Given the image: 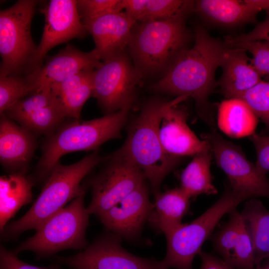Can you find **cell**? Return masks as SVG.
I'll return each instance as SVG.
<instances>
[{
	"label": "cell",
	"mask_w": 269,
	"mask_h": 269,
	"mask_svg": "<svg viewBox=\"0 0 269 269\" xmlns=\"http://www.w3.org/2000/svg\"><path fill=\"white\" fill-rule=\"evenodd\" d=\"M220 67L223 71L218 86L221 93L227 99H239L263 81L247 52L242 48L227 47Z\"/></svg>",
	"instance_id": "cell-20"
},
{
	"label": "cell",
	"mask_w": 269,
	"mask_h": 269,
	"mask_svg": "<svg viewBox=\"0 0 269 269\" xmlns=\"http://www.w3.org/2000/svg\"><path fill=\"white\" fill-rule=\"evenodd\" d=\"M95 69L81 71L51 87L66 117L80 119L82 109L93 94V76Z\"/></svg>",
	"instance_id": "cell-23"
},
{
	"label": "cell",
	"mask_w": 269,
	"mask_h": 269,
	"mask_svg": "<svg viewBox=\"0 0 269 269\" xmlns=\"http://www.w3.org/2000/svg\"><path fill=\"white\" fill-rule=\"evenodd\" d=\"M188 98L181 96L169 101L160 98L149 100L130 126L124 144L114 152L131 161L142 171L154 196L160 192L162 181L181 158L164 150L159 135L161 121L169 108Z\"/></svg>",
	"instance_id": "cell-2"
},
{
	"label": "cell",
	"mask_w": 269,
	"mask_h": 269,
	"mask_svg": "<svg viewBox=\"0 0 269 269\" xmlns=\"http://www.w3.org/2000/svg\"><path fill=\"white\" fill-rule=\"evenodd\" d=\"M147 0H122L123 9L127 15L136 22L142 20L147 6Z\"/></svg>",
	"instance_id": "cell-37"
},
{
	"label": "cell",
	"mask_w": 269,
	"mask_h": 269,
	"mask_svg": "<svg viewBox=\"0 0 269 269\" xmlns=\"http://www.w3.org/2000/svg\"><path fill=\"white\" fill-rule=\"evenodd\" d=\"M37 3L19 0L0 11V75L25 76L37 47L30 30Z\"/></svg>",
	"instance_id": "cell-8"
},
{
	"label": "cell",
	"mask_w": 269,
	"mask_h": 269,
	"mask_svg": "<svg viewBox=\"0 0 269 269\" xmlns=\"http://www.w3.org/2000/svg\"><path fill=\"white\" fill-rule=\"evenodd\" d=\"M256 269H269V265L259 266L256 268Z\"/></svg>",
	"instance_id": "cell-39"
},
{
	"label": "cell",
	"mask_w": 269,
	"mask_h": 269,
	"mask_svg": "<svg viewBox=\"0 0 269 269\" xmlns=\"http://www.w3.org/2000/svg\"><path fill=\"white\" fill-rule=\"evenodd\" d=\"M194 10L215 23L236 26L255 22L262 10L269 13V0H195Z\"/></svg>",
	"instance_id": "cell-21"
},
{
	"label": "cell",
	"mask_w": 269,
	"mask_h": 269,
	"mask_svg": "<svg viewBox=\"0 0 269 269\" xmlns=\"http://www.w3.org/2000/svg\"><path fill=\"white\" fill-rule=\"evenodd\" d=\"M3 114L36 136L48 135L66 119L51 89L31 94Z\"/></svg>",
	"instance_id": "cell-14"
},
{
	"label": "cell",
	"mask_w": 269,
	"mask_h": 269,
	"mask_svg": "<svg viewBox=\"0 0 269 269\" xmlns=\"http://www.w3.org/2000/svg\"><path fill=\"white\" fill-rule=\"evenodd\" d=\"M209 143L217 165L225 173L235 192L250 198L269 199V180L246 157L241 148L225 139L215 130L202 135Z\"/></svg>",
	"instance_id": "cell-10"
},
{
	"label": "cell",
	"mask_w": 269,
	"mask_h": 269,
	"mask_svg": "<svg viewBox=\"0 0 269 269\" xmlns=\"http://www.w3.org/2000/svg\"><path fill=\"white\" fill-rule=\"evenodd\" d=\"M142 78L125 50L102 61L95 70L92 97L106 115L131 108Z\"/></svg>",
	"instance_id": "cell-9"
},
{
	"label": "cell",
	"mask_w": 269,
	"mask_h": 269,
	"mask_svg": "<svg viewBox=\"0 0 269 269\" xmlns=\"http://www.w3.org/2000/svg\"><path fill=\"white\" fill-rule=\"evenodd\" d=\"M256 40L269 41V15L249 32L235 37H227L225 43L229 46L239 42Z\"/></svg>",
	"instance_id": "cell-35"
},
{
	"label": "cell",
	"mask_w": 269,
	"mask_h": 269,
	"mask_svg": "<svg viewBox=\"0 0 269 269\" xmlns=\"http://www.w3.org/2000/svg\"><path fill=\"white\" fill-rule=\"evenodd\" d=\"M185 18L134 24L127 48L134 67L143 77H162L179 54L188 48L190 34Z\"/></svg>",
	"instance_id": "cell-5"
},
{
	"label": "cell",
	"mask_w": 269,
	"mask_h": 269,
	"mask_svg": "<svg viewBox=\"0 0 269 269\" xmlns=\"http://www.w3.org/2000/svg\"><path fill=\"white\" fill-rule=\"evenodd\" d=\"M0 269H58L54 267H41L29 265L20 260L13 252L3 247L0 250Z\"/></svg>",
	"instance_id": "cell-36"
},
{
	"label": "cell",
	"mask_w": 269,
	"mask_h": 269,
	"mask_svg": "<svg viewBox=\"0 0 269 269\" xmlns=\"http://www.w3.org/2000/svg\"><path fill=\"white\" fill-rule=\"evenodd\" d=\"M34 93L26 76L0 75V114Z\"/></svg>",
	"instance_id": "cell-30"
},
{
	"label": "cell",
	"mask_w": 269,
	"mask_h": 269,
	"mask_svg": "<svg viewBox=\"0 0 269 269\" xmlns=\"http://www.w3.org/2000/svg\"><path fill=\"white\" fill-rule=\"evenodd\" d=\"M257 154L255 165L258 169L267 175L269 172V135L254 134L250 136Z\"/></svg>",
	"instance_id": "cell-34"
},
{
	"label": "cell",
	"mask_w": 269,
	"mask_h": 269,
	"mask_svg": "<svg viewBox=\"0 0 269 269\" xmlns=\"http://www.w3.org/2000/svg\"><path fill=\"white\" fill-rule=\"evenodd\" d=\"M36 135L0 115V161L11 173H26L37 147Z\"/></svg>",
	"instance_id": "cell-19"
},
{
	"label": "cell",
	"mask_w": 269,
	"mask_h": 269,
	"mask_svg": "<svg viewBox=\"0 0 269 269\" xmlns=\"http://www.w3.org/2000/svg\"><path fill=\"white\" fill-rule=\"evenodd\" d=\"M32 181L24 173H13L0 178V226L8 221L32 198Z\"/></svg>",
	"instance_id": "cell-27"
},
{
	"label": "cell",
	"mask_w": 269,
	"mask_h": 269,
	"mask_svg": "<svg viewBox=\"0 0 269 269\" xmlns=\"http://www.w3.org/2000/svg\"><path fill=\"white\" fill-rule=\"evenodd\" d=\"M258 121V117L253 111L241 99H227L218 106V127L230 137L251 136L255 134Z\"/></svg>",
	"instance_id": "cell-25"
},
{
	"label": "cell",
	"mask_w": 269,
	"mask_h": 269,
	"mask_svg": "<svg viewBox=\"0 0 269 269\" xmlns=\"http://www.w3.org/2000/svg\"><path fill=\"white\" fill-rule=\"evenodd\" d=\"M153 206L144 181L98 217L108 232L120 236L122 239L134 241L140 235Z\"/></svg>",
	"instance_id": "cell-15"
},
{
	"label": "cell",
	"mask_w": 269,
	"mask_h": 269,
	"mask_svg": "<svg viewBox=\"0 0 269 269\" xmlns=\"http://www.w3.org/2000/svg\"><path fill=\"white\" fill-rule=\"evenodd\" d=\"M86 185L67 206L42 224L35 235L21 243L13 252L31 251L46 257L66 249L83 250L88 246L86 231L89 216L84 206Z\"/></svg>",
	"instance_id": "cell-7"
},
{
	"label": "cell",
	"mask_w": 269,
	"mask_h": 269,
	"mask_svg": "<svg viewBox=\"0 0 269 269\" xmlns=\"http://www.w3.org/2000/svg\"><path fill=\"white\" fill-rule=\"evenodd\" d=\"M77 7L82 20L123 10L122 0H78Z\"/></svg>",
	"instance_id": "cell-33"
},
{
	"label": "cell",
	"mask_w": 269,
	"mask_h": 269,
	"mask_svg": "<svg viewBox=\"0 0 269 269\" xmlns=\"http://www.w3.org/2000/svg\"><path fill=\"white\" fill-rule=\"evenodd\" d=\"M213 153L210 146L194 156L181 174V189L190 198L217 193L213 184L210 165Z\"/></svg>",
	"instance_id": "cell-28"
},
{
	"label": "cell",
	"mask_w": 269,
	"mask_h": 269,
	"mask_svg": "<svg viewBox=\"0 0 269 269\" xmlns=\"http://www.w3.org/2000/svg\"><path fill=\"white\" fill-rule=\"evenodd\" d=\"M249 199L246 195L234 191L227 182L221 196L202 215L164 234L167 250L162 262L165 268L193 269L194 257L201 251L203 244L221 219Z\"/></svg>",
	"instance_id": "cell-6"
},
{
	"label": "cell",
	"mask_w": 269,
	"mask_h": 269,
	"mask_svg": "<svg viewBox=\"0 0 269 269\" xmlns=\"http://www.w3.org/2000/svg\"><path fill=\"white\" fill-rule=\"evenodd\" d=\"M122 240L109 232L78 254L58 260L74 269H167L161 261L130 253L122 246Z\"/></svg>",
	"instance_id": "cell-12"
},
{
	"label": "cell",
	"mask_w": 269,
	"mask_h": 269,
	"mask_svg": "<svg viewBox=\"0 0 269 269\" xmlns=\"http://www.w3.org/2000/svg\"><path fill=\"white\" fill-rule=\"evenodd\" d=\"M101 62L92 50L84 52L71 45H68L50 57L45 64L26 76L34 93L39 92L51 89L52 85L81 71L96 69Z\"/></svg>",
	"instance_id": "cell-16"
},
{
	"label": "cell",
	"mask_w": 269,
	"mask_h": 269,
	"mask_svg": "<svg viewBox=\"0 0 269 269\" xmlns=\"http://www.w3.org/2000/svg\"><path fill=\"white\" fill-rule=\"evenodd\" d=\"M227 48L203 27L196 26L193 46L181 51L167 72L150 89L177 97H191L199 116L208 125L214 126V114L209 98L216 86L215 72L221 66Z\"/></svg>",
	"instance_id": "cell-1"
},
{
	"label": "cell",
	"mask_w": 269,
	"mask_h": 269,
	"mask_svg": "<svg viewBox=\"0 0 269 269\" xmlns=\"http://www.w3.org/2000/svg\"><path fill=\"white\" fill-rule=\"evenodd\" d=\"M147 222L157 232L164 234L176 229L187 214L190 198L179 188L159 192Z\"/></svg>",
	"instance_id": "cell-22"
},
{
	"label": "cell",
	"mask_w": 269,
	"mask_h": 269,
	"mask_svg": "<svg viewBox=\"0 0 269 269\" xmlns=\"http://www.w3.org/2000/svg\"><path fill=\"white\" fill-rule=\"evenodd\" d=\"M187 113L178 105L164 113L159 129L161 143L169 155L182 157L194 156L210 146L208 142L198 138L187 124Z\"/></svg>",
	"instance_id": "cell-18"
},
{
	"label": "cell",
	"mask_w": 269,
	"mask_h": 269,
	"mask_svg": "<svg viewBox=\"0 0 269 269\" xmlns=\"http://www.w3.org/2000/svg\"><path fill=\"white\" fill-rule=\"evenodd\" d=\"M228 47L243 49L252 55V63L261 76H269V41L256 40L239 42Z\"/></svg>",
	"instance_id": "cell-32"
},
{
	"label": "cell",
	"mask_w": 269,
	"mask_h": 269,
	"mask_svg": "<svg viewBox=\"0 0 269 269\" xmlns=\"http://www.w3.org/2000/svg\"><path fill=\"white\" fill-rule=\"evenodd\" d=\"M194 1L185 0H147L140 22L166 20L186 17L194 10Z\"/></svg>",
	"instance_id": "cell-29"
},
{
	"label": "cell",
	"mask_w": 269,
	"mask_h": 269,
	"mask_svg": "<svg viewBox=\"0 0 269 269\" xmlns=\"http://www.w3.org/2000/svg\"><path fill=\"white\" fill-rule=\"evenodd\" d=\"M104 159L94 151L70 165L58 162L29 210L1 231L2 238L12 239L25 231L37 229L81 192L84 187L80 184L82 179Z\"/></svg>",
	"instance_id": "cell-4"
},
{
	"label": "cell",
	"mask_w": 269,
	"mask_h": 269,
	"mask_svg": "<svg viewBox=\"0 0 269 269\" xmlns=\"http://www.w3.org/2000/svg\"><path fill=\"white\" fill-rule=\"evenodd\" d=\"M40 10L45 17L44 30L25 76L42 66L46 54L53 47L73 38H84L89 33L79 14L76 0H51Z\"/></svg>",
	"instance_id": "cell-13"
},
{
	"label": "cell",
	"mask_w": 269,
	"mask_h": 269,
	"mask_svg": "<svg viewBox=\"0 0 269 269\" xmlns=\"http://www.w3.org/2000/svg\"><path fill=\"white\" fill-rule=\"evenodd\" d=\"M198 255L201 261L199 269H236L223 259L211 254L201 251Z\"/></svg>",
	"instance_id": "cell-38"
},
{
	"label": "cell",
	"mask_w": 269,
	"mask_h": 269,
	"mask_svg": "<svg viewBox=\"0 0 269 269\" xmlns=\"http://www.w3.org/2000/svg\"><path fill=\"white\" fill-rule=\"evenodd\" d=\"M228 215V221L212 235L211 240L216 251L230 265L247 249L250 237L237 209L231 210Z\"/></svg>",
	"instance_id": "cell-26"
},
{
	"label": "cell",
	"mask_w": 269,
	"mask_h": 269,
	"mask_svg": "<svg viewBox=\"0 0 269 269\" xmlns=\"http://www.w3.org/2000/svg\"><path fill=\"white\" fill-rule=\"evenodd\" d=\"M239 99L244 100L266 125L265 134L269 135V82L262 81L245 92Z\"/></svg>",
	"instance_id": "cell-31"
},
{
	"label": "cell",
	"mask_w": 269,
	"mask_h": 269,
	"mask_svg": "<svg viewBox=\"0 0 269 269\" xmlns=\"http://www.w3.org/2000/svg\"><path fill=\"white\" fill-rule=\"evenodd\" d=\"M240 213L253 243L256 268L269 258V210L252 198L246 200Z\"/></svg>",
	"instance_id": "cell-24"
},
{
	"label": "cell",
	"mask_w": 269,
	"mask_h": 269,
	"mask_svg": "<svg viewBox=\"0 0 269 269\" xmlns=\"http://www.w3.org/2000/svg\"><path fill=\"white\" fill-rule=\"evenodd\" d=\"M131 108L126 107L101 118L83 121H65L55 131L46 136L36 166L40 179L48 178L60 158L79 151H95L104 142L120 137Z\"/></svg>",
	"instance_id": "cell-3"
},
{
	"label": "cell",
	"mask_w": 269,
	"mask_h": 269,
	"mask_svg": "<svg viewBox=\"0 0 269 269\" xmlns=\"http://www.w3.org/2000/svg\"><path fill=\"white\" fill-rule=\"evenodd\" d=\"M103 169L91 180L92 199L87 207L98 217L120 202L145 181L142 171L131 161L115 153L107 157Z\"/></svg>",
	"instance_id": "cell-11"
},
{
	"label": "cell",
	"mask_w": 269,
	"mask_h": 269,
	"mask_svg": "<svg viewBox=\"0 0 269 269\" xmlns=\"http://www.w3.org/2000/svg\"><path fill=\"white\" fill-rule=\"evenodd\" d=\"M82 21L93 38L95 47L92 51L100 61L126 50L132 29L136 23L122 11Z\"/></svg>",
	"instance_id": "cell-17"
},
{
	"label": "cell",
	"mask_w": 269,
	"mask_h": 269,
	"mask_svg": "<svg viewBox=\"0 0 269 269\" xmlns=\"http://www.w3.org/2000/svg\"><path fill=\"white\" fill-rule=\"evenodd\" d=\"M266 265H269V258H268V263Z\"/></svg>",
	"instance_id": "cell-40"
}]
</instances>
